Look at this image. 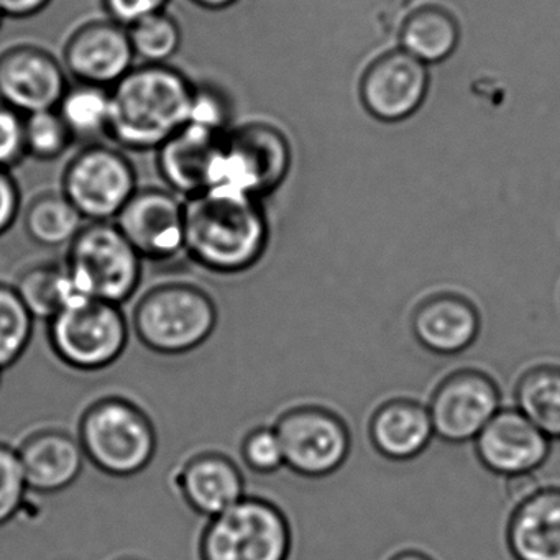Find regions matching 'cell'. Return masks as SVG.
<instances>
[{
    "instance_id": "obj_16",
    "label": "cell",
    "mask_w": 560,
    "mask_h": 560,
    "mask_svg": "<svg viewBox=\"0 0 560 560\" xmlns=\"http://www.w3.org/2000/svg\"><path fill=\"white\" fill-rule=\"evenodd\" d=\"M478 457L494 474L534 471L549 457L550 439L520 409H503L475 439Z\"/></svg>"
},
{
    "instance_id": "obj_22",
    "label": "cell",
    "mask_w": 560,
    "mask_h": 560,
    "mask_svg": "<svg viewBox=\"0 0 560 560\" xmlns=\"http://www.w3.org/2000/svg\"><path fill=\"white\" fill-rule=\"evenodd\" d=\"M373 445L392 460L418 457L434 435L429 409L415 401H389L376 411L370 428Z\"/></svg>"
},
{
    "instance_id": "obj_10",
    "label": "cell",
    "mask_w": 560,
    "mask_h": 560,
    "mask_svg": "<svg viewBox=\"0 0 560 560\" xmlns=\"http://www.w3.org/2000/svg\"><path fill=\"white\" fill-rule=\"evenodd\" d=\"M114 222L145 261L185 255V199L166 186L137 189Z\"/></svg>"
},
{
    "instance_id": "obj_31",
    "label": "cell",
    "mask_w": 560,
    "mask_h": 560,
    "mask_svg": "<svg viewBox=\"0 0 560 560\" xmlns=\"http://www.w3.org/2000/svg\"><path fill=\"white\" fill-rule=\"evenodd\" d=\"M28 493L31 490L19 451L0 442V527L21 513Z\"/></svg>"
},
{
    "instance_id": "obj_29",
    "label": "cell",
    "mask_w": 560,
    "mask_h": 560,
    "mask_svg": "<svg viewBox=\"0 0 560 560\" xmlns=\"http://www.w3.org/2000/svg\"><path fill=\"white\" fill-rule=\"evenodd\" d=\"M127 28L133 54L143 65H170L183 45L182 27L166 11L140 19Z\"/></svg>"
},
{
    "instance_id": "obj_1",
    "label": "cell",
    "mask_w": 560,
    "mask_h": 560,
    "mask_svg": "<svg viewBox=\"0 0 560 560\" xmlns=\"http://www.w3.org/2000/svg\"><path fill=\"white\" fill-rule=\"evenodd\" d=\"M195 84L172 65H136L110 88L107 139L126 152H156L188 126Z\"/></svg>"
},
{
    "instance_id": "obj_28",
    "label": "cell",
    "mask_w": 560,
    "mask_h": 560,
    "mask_svg": "<svg viewBox=\"0 0 560 560\" xmlns=\"http://www.w3.org/2000/svg\"><path fill=\"white\" fill-rule=\"evenodd\" d=\"M35 320L14 284L0 281V370L11 369L25 355Z\"/></svg>"
},
{
    "instance_id": "obj_15",
    "label": "cell",
    "mask_w": 560,
    "mask_h": 560,
    "mask_svg": "<svg viewBox=\"0 0 560 560\" xmlns=\"http://www.w3.org/2000/svg\"><path fill=\"white\" fill-rule=\"evenodd\" d=\"M428 91V65L405 50L389 51L373 61L360 83L363 106L383 122H401L418 113Z\"/></svg>"
},
{
    "instance_id": "obj_9",
    "label": "cell",
    "mask_w": 560,
    "mask_h": 560,
    "mask_svg": "<svg viewBox=\"0 0 560 560\" xmlns=\"http://www.w3.org/2000/svg\"><path fill=\"white\" fill-rule=\"evenodd\" d=\"M291 530L270 501L242 498L209 520L199 544L201 560H288Z\"/></svg>"
},
{
    "instance_id": "obj_8",
    "label": "cell",
    "mask_w": 560,
    "mask_h": 560,
    "mask_svg": "<svg viewBox=\"0 0 560 560\" xmlns=\"http://www.w3.org/2000/svg\"><path fill=\"white\" fill-rule=\"evenodd\" d=\"M136 165L117 145L86 143L68 160L60 191L86 222H114L139 189Z\"/></svg>"
},
{
    "instance_id": "obj_12",
    "label": "cell",
    "mask_w": 560,
    "mask_h": 560,
    "mask_svg": "<svg viewBox=\"0 0 560 560\" xmlns=\"http://www.w3.org/2000/svg\"><path fill=\"white\" fill-rule=\"evenodd\" d=\"M70 81L47 48L19 44L0 51V103L24 116L57 109Z\"/></svg>"
},
{
    "instance_id": "obj_6",
    "label": "cell",
    "mask_w": 560,
    "mask_h": 560,
    "mask_svg": "<svg viewBox=\"0 0 560 560\" xmlns=\"http://www.w3.org/2000/svg\"><path fill=\"white\" fill-rule=\"evenodd\" d=\"M55 355L78 372L113 366L129 346L130 326L119 304L81 298L47 323Z\"/></svg>"
},
{
    "instance_id": "obj_17",
    "label": "cell",
    "mask_w": 560,
    "mask_h": 560,
    "mask_svg": "<svg viewBox=\"0 0 560 560\" xmlns=\"http://www.w3.org/2000/svg\"><path fill=\"white\" fill-rule=\"evenodd\" d=\"M28 490L50 497L77 483L86 464L80 439L58 429L28 435L18 448Z\"/></svg>"
},
{
    "instance_id": "obj_23",
    "label": "cell",
    "mask_w": 560,
    "mask_h": 560,
    "mask_svg": "<svg viewBox=\"0 0 560 560\" xmlns=\"http://www.w3.org/2000/svg\"><path fill=\"white\" fill-rule=\"evenodd\" d=\"M399 42L401 50L422 63H442L457 50L460 28L447 11L428 5L406 19Z\"/></svg>"
},
{
    "instance_id": "obj_34",
    "label": "cell",
    "mask_w": 560,
    "mask_h": 560,
    "mask_svg": "<svg viewBox=\"0 0 560 560\" xmlns=\"http://www.w3.org/2000/svg\"><path fill=\"white\" fill-rule=\"evenodd\" d=\"M25 159V116L0 103V168L12 172Z\"/></svg>"
},
{
    "instance_id": "obj_13",
    "label": "cell",
    "mask_w": 560,
    "mask_h": 560,
    "mask_svg": "<svg viewBox=\"0 0 560 560\" xmlns=\"http://www.w3.org/2000/svg\"><path fill=\"white\" fill-rule=\"evenodd\" d=\"M136 54L129 28L113 19H94L80 25L63 47L68 77L78 83L116 86L133 67Z\"/></svg>"
},
{
    "instance_id": "obj_26",
    "label": "cell",
    "mask_w": 560,
    "mask_h": 560,
    "mask_svg": "<svg viewBox=\"0 0 560 560\" xmlns=\"http://www.w3.org/2000/svg\"><path fill=\"white\" fill-rule=\"evenodd\" d=\"M57 113L77 142H96L100 137L109 136L110 90L74 81L61 97Z\"/></svg>"
},
{
    "instance_id": "obj_42",
    "label": "cell",
    "mask_w": 560,
    "mask_h": 560,
    "mask_svg": "<svg viewBox=\"0 0 560 560\" xmlns=\"http://www.w3.org/2000/svg\"><path fill=\"white\" fill-rule=\"evenodd\" d=\"M2 372H4V370H0V382H2Z\"/></svg>"
},
{
    "instance_id": "obj_21",
    "label": "cell",
    "mask_w": 560,
    "mask_h": 560,
    "mask_svg": "<svg viewBox=\"0 0 560 560\" xmlns=\"http://www.w3.org/2000/svg\"><path fill=\"white\" fill-rule=\"evenodd\" d=\"M508 544L516 560H560V488L539 490L517 504Z\"/></svg>"
},
{
    "instance_id": "obj_33",
    "label": "cell",
    "mask_w": 560,
    "mask_h": 560,
    "mask_svg": "<svg viewBox=\"0 0 560 560\" xmlns=\"http://www.w3.org/2000/svg\"><path fill=\"white\" fill-rule=\"evenodd\" d=\"M242 457L258 474H273L284 465L283 445L277 429L258 428L245 438Z\"/></svg>"
},
{
    "instance_id": "obj_35",
    "label": "cell",
    "mask_w": 560,
    "mask_h": 560,
    "mask_svg": "<svg viewBox=\"0 0 560 560\" xmlns=\"http://www.w3.org/2000/svg\"><path fill=\"white\" fill-rule=\"evenodd\" d=\"M170 2L172 0H101L106 18L126 27L136 24L140 19L166 11Z\"/></svg>"
},
{
    "instance_id": "obj_32",
    "label": "cell",
    "mask_w": 560,
    "mask_h": 560,
    "mask_svg": "<svg viewBox=\"0 0 560 560\" xmlns=\"http://www.w3.org/2000/svg\"><path fill=\"white\" fill-rule=\"evenodd\" d=\"M229 119L231 109L222 91L212 84H195L188 126L208 130L215 136H225L229 132Z\"/></svg>"
},
{
    "instance_id": "obj_25",
    "label": "cell",
    "mask_w": 560,
    "mask_h": 560,
    "mask_svg": "<svg viewBox=\"0 0 560 560\" xmlns=\"http://www.w3.org/2000/svg\"><path fill=\"white\" fill-rule=\"evenodd\" d=\"M14 284L35 319L48 320L61 310L81 300L65 264L42 261L24 268Z\"/></svg>"
},
{
    "instance_id": "obj_39",
    "label": "cell",
    "mask_w": 560,
    "mask_h": 560,
    "mask_svg": "<svg viewBox=\"0 0 560 560\" xmlns=\"http://www.w3.org/2000/svg\"><path fill=\"white\" fill-rule=\"evenodd\" d=\"M191 2L206 11H224L234 5L237 0H191Z\"/></svg>"
},
{
    "instance_id": "obj_3",
    "label": "cell",
    "mask_w": 560,
    "mask_h": 560,
    "mask_svg": "<svg viewBox=\"0 0 560 560\" xmlns=\"http://www.w3.org/2000/svg\"><path fill=\"white\" fill-rule=\"evenodd\" d=\"M218 320V306L208 291L189 281H163L137 301L132 330L152 352L185 355L211 339Z\"/></svg>"
},
{
    "instance_id": "obj_11",
    "label": "cell",
    "mask_w": 560,
    "mask_h": 560,
    "mask_svg": "<svg viewBox=\"0 0 560 560\" xmlns=\"http://www.w3.org/2000/svg\"><path fill=\"white\" fill-rule=\"evenodd\" d=\"M284 465L304 477H326L342 467L350 451V435L332 412L298 408L278 421Z\"/></svg>"
},
{
    "instance_id": "obj_14",
    "label": "cell",
    "mask_w": 560,
    "mask_h": 560,
    "mask_svg": "<svg viewBox=\"0 0 560 560\" xmlns=\"http://www.w3.org/2000/svg\"><path fill=\"white\" fill-rule=\"evenodd\" d=\"M498 411L500 392L493 380L471 370L445 378L429 408L434 434L452 444L475 441Z\"/></svg>"
},
{
    "instance_id": "obj_19",
    "label": "cell",
    "mask_w": 560,
    "mask_h": 560,
    "mask_svg": "<svg viewBox=\"0 0 560 560\" xmlns=\"http://www.w3.org/2000/svg\"><path fill=\"white\" fill-rule=\"evenodd\" d=\"M185 503L201 516H218L244 498V477L222 454L206 452L185 462L175 478Z\"/></svg>"
},
{
    "instance_id": "obj_36",
    "label": "cell",
    "mask_w": 560,
    "mask_h": 560,
    "mask_svg": "<svg viewBox=\"0 0 560 560\" xmlns=\"http://www.w3.org/2000/svg\"><path fill=\"white\" fill-rule=\"evenodd\" d=\"M21 212V186L11 170L0 168V237L14 228Z\"/></svg>"
},
{
    "instance_id": "obj_18",
    "label": "cell",
    "mask_w": 560,
    "mask_h": 560,
    "mask_svg": "<svg viewBox=\"0 0 560 560\" xmlns=\"http://www.w3.org/2000/svg\"><path fill=\"white\" fill-rule=\"evenodd\" d=\"M224 136L185 126L156 150V170L166 188L183 199L209 188V175Z\"/></svg>"
},
{
    "instance_id": "obj_24",
    "label": "cell",
    "mask_w": 560,
    "mask_h": 560,
    "mask_svg": "<svg viewBox=\"0 0 560 560\" xmlns=\"http://www.w3.org/2000/svg\"><path fill=\"white\" fill-rule=\"evenodd\" d=\"M86 224L61 191H44L28 201L24 212L27 237L38 247H68Z\"/></svg>"
},
{
    "instance_id": "obj_27",
    "label": "cell",
    "mask_w": 560,
    "mask_h": 560,
    "mask_svg": "<svg viewBox=\"0 0 560 560\" xmlns=\"http://www.w3.org/2000/svg\"><path fill=\"white\" fill-rule=\"evenodd\" d=\"M517 409L550 441L560 439V366L542 365L521 376Z\"/></svg>"
},
{
    "instance_id": "obj_38",
    "label": "cell",
    "mask_w": 560,
    "mask_h": 560,
    "mask_svg": "<svg viewBox=\"0 0 560 560\" xmlns=\"http://www.w3.org/2000/svg\"><path fill=\"white\" fill-rule=\"evenodd\" d=\"M540 490L539 481L534 477L533 471L526 474L510 475L506 481V494L511 501L521 504Z\"/></svg>"
},
{
    "instance_id": "obj_2",
    "label": "cell",
    "mask_w": 560,
    "mask_h": 560,
    "mask_svg": "<svg viewBox=\"0 0 560 560\" xmlns=\"http://www.w3.org/2000/svg\"><path fill=\"white\" fill-rule=\"evenodd\" d=\"M268 242V224L257 199L206 191L185 199V257L212 273L254 267Z\"/></svg>"
},
{
    "instance_id": "obj_30",
    "label": "cell",
    "mask_w": 560,
    "mask_h": 560,
    "mask_svg": "<svg viewBox=\"0 0 560 560\" xmlns=\"http://www.w3.org/2000/svg\"><path fill=\"white\" fill-rule=\"evenodd\" d=\"M77 142L57 109L25 116V145L28 159L55 162Z\"/></svg>"
},
{
    "instance_id": "obj_40",
    "label": "cell",
    "mask_w": 560,
    "mask_h": 560,
    "mask_svg": "<svg viewBox=\"0 0 560 560\" xmlns=\"http://www.w3.org/2000/svg\"><path fill=\"white\" fill-rule=\"evenodd\" d=\"M392 560H431L428 557L422 556V553L418 552H402L399 556L393 557Z\"/></svg>"
},
{
    "instance_id": "obj_41",
    "label": "cell",
    "mask_w": 560,
    "mask_h": 560,
    "mask_svg": "<svg viewBox=\"0 0 560 560\" xmlns=\"http://www.w3.org/2000/svg\"><path fill=\"white\" fill-rule=\"evenodd\" d=\"M5 18L2 15V12H0V27H2V24H4Z\"/></svg>"
},
{
    "instance_id": "obj_5",
    "label": "cell",
    "mask_w": 560,
    "mask_h": 560,
    "mask_svg": "<svg viewBox=\"0 0 560 560\" xmlns=\"http://www.w3.org/2000/svg\"><path fill=\"white\" fill-rule=\"evenodd\" d=\"M143 261L116 222H86L63 264L80 296L122 306L139 291Z\"/></svg>"
},
{
    "instance_id": "obj_7",
    "label": "cell",
    "mask_w": 560,
    "mask_h": 560,
    "mask_svg": "<svg viewBox=\"0 0 560 560\" xmlns=\"http://www.w3.org/2000/svg\"><path fill=\"white\" fill-rule=\"evenodd\" d=\"M290 166V143L280 130L268 124H245L222 139L208 191L257 199L278 188Z\"/></svg>"
},
{
    "instance_id": "obj_43",
    "label": "cell",
    "mask_w": 560,
    "mask_h": 560,
    "mask_svg": "<svg viewBox=\"0 0 560 560\" xmlns=\"http://www.w3.org/2000/svg\"><path fill=\"white\" fill-rule=\"evenodd\" d=\"M120 560H140V559H120Z\"/></svg>"
},
{
    "instance_id": "obj_20",
    "label": "cell",
    "mask_w": 560,
    "mask_h": 560,
    "mask_svg": "<svg viewBox=\"0 0 560 560\" xmlns=\"http://www.w3.org/2000/svg\"><path fill=\"white\" fill-rule=\"evenodd\" d=\"M419 342L441 355H454L477 339L480 316L470 301L457 294H438L425 300L412 317Z\"/></svg>"
},
{
    "instance_id": "obj_37",
    "label": "cell",
    "mask_w": 560,
    "mask_h": 560,
    "mask_svg": "<svg viewBox=\"0 0 560 560\" xmlns=\"http://www.w3.org/2000/svg\"><path fill=\"white\" fill-rule=\"evenodd\" d=\"M54 0H0V12L5 19L25 21L42 14Z\"/></svg>"
},
{
    "instance_id": "obj_4",
    "label": "cell",
    "mask_w": 560,
    "mask_h": 560,
    "mask_svg": "<svg viewBox=\"0 0 560 560\" xmlns=\"http://www.w3.org/2000/svg\"><path fill=\"white\" fill-rule=\"evenodd\" d=\"M78 439L88 460L114 478L142 474L159 448L156 429L149 415L119 396L100 399L84 411Z\"/></svg>"
}]
</instances>
